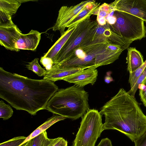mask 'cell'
I'll return each mask as SVG.
<instances>
[{"label": "cell", "instance_id": "cell-1", "mask_svg": "<svg viewBox=\"0 0 146 146\" xmlns=\"http://www.w3.org/2000/svg\"><path fill=\"white\" fill-rule=\"evenodd\" d=\"M58 90L51 81L31 79L0 67V98L17 110L35 115L46 109L48 101Z\"/></svg>", "mask_w": 146, "mask_h": 146}, {"label": "cell", "instance_id": "cell-2", "mask_svg": "<svg viewBox=\"0 0 146 146\" xmlns=\"http://www.w3.org/2000/svg\"><path fill=\"white\" fill-rule=\"evenodd\" d=\"M100 113L105 117L104 130H117L133 142L146 131V115L135 98L123 88L104 104Z\"/></svg>", "mask_w": 146, "mask_h": 146}, {"label": "cell", "instance_id": "cell-3", "mask_svg": "<svg viewBox=\"0 0 146 146\" xmlns=\"http://www.w3.org/2000/svg\"><path fill=\"white\" fill-rule=\"evenodd\" d=\"M93 40L75 48L65 60L54 65L52 68H96L112 63L118 59L123 50H111L108 48L111 43L108 37L97 32Z\"/></svg>", "mask_w": 146, "mask_h": 146}, {"label": "cell", "instance_id": "cell-4", "mask_svg": "<svg viewBox=\"0 0 146 146\" xmlns=\"http://www.w3.org/2000/svg\"><path fill=\"white\" fill-rule=\"evenodd\" d=\"M89 109L88 92L75 85L58 89L46 108L53 114L73 120L82 117Z\"/></svg>", "mask_w": 146, "mask_h": 146}, {"label": "cell", "instance_id": "cell-5", "mask_svg": "<svg viewBox=\"0 0 146 146\" xmlns=\"http://www.w3.org/2000/svg\"><path fill=\"white\" fill-rule=\"evenodd\" d=\"M115 23L108 25L111 31L108 39L120 46L124 50L133 41L146 37V28L143 21L128 13L114 11Z\"/></svg>", "mask_w": 146, "mask_h": 146}, {"label": "cell", "instance_id": "cell-6", "mask_svg": "<svg viewBox=\"0 0 146 146\" xmlns=\"http://www.w3.org/2000/svg\"><path fill=\"white\" fill-rule=\"evenodd\" d=\"M98 24L96 21L90 19L80 23L57 54L54 65L65 60L70 53L77 47L93 40L96 36Z\"/></svg>", "mask_w": 146, "mask_h": 146}, {"label": "cell", "instance_id": "cell-7", "mask_svg": "<svg viewBox=\"0 0 146 146\" xmlns=\"http://www.w3.org/2000/svg\"><path fill=\"white\" fill-rule=\"evenodd\" d=\"M102 115L96 109H88L82 117L80 125L72 146H95L104 130Z\"/></svg>", "mask_w": 146, "mask_h": 146}, {"label": "cell", "instance_id": "cell-8", "mask_svg": "<svg viewBox=\"0 0 146 146\" xmlns=\"http://www.w3.org/2000/svg\"><path fill=\"white\" fill-rule=\"evenodd\" d=\"M91 0L82 1L75 5L62 6L58 11L56 22L52 27L54 31H59L61 36L65 33V29L68 24Z\"/></svg>", "mask_w": 146, "mask_h": 146}, {"label": "cell", "instance_id": "cell-9", "mask_svg": "<svg viewBox=\"0 0 146 146\" xmlns=\"http://www.w3.org/2000/svg\"><path fill=\"white\" fill-rule=\"evenodd\" d=\"M110 4L114 11L129 13L146 23V0H116Z\"/></svg>", "mask_w": 146, "mask_h": 146}, {"label": "cell", "instance_id": "cell-10", "mask_svg": "<svg viewBox=\"0 0 146 146\" xmlns=\"http://www.w3.org/2000/svg\"><path fill=\"white\" fill-rule=\"evenodd\" d=\"M22 34L21 31L12 21L0 25V44L6 49L16 52V44Z\"/></svg>", "mask_w": 146, "mask_h": 146}, {"label": "cell", "instance_id": "cell-11", "mask_svg": "<svg viewBox=\"0 0 146 146\" xmlns=\"http://www.w3.org/2000/svg\"><path fill=\"white\" fill-rule=\"evenodd\" d=\"M98 75V71L96 68H90L81 70L64 78L63 80L82 87L88 84H94Z\"/></svg>", "mask_w": 146, "mask_h": 146}, {"label": "cell", "instance_id": "cell-12", "mask_svg": "<svg viewBox=\"0 0 146 146\" xmlns=\"http://www.w3.org/2000/svg\"><path fill=\"white\" fill-rule=\"evenodd\" d=\"M41 39V33L38 31L31 30L26 34H22L18 39L16 48L20 49L35 51Z\"/></svg>", "mask_w": 146, "mask_h": 146}, {"label": "cell", "instance_id": "cell-13", "mask_svg": "<svg viewBox=\"0 0 146 146\" xmlns=\"http://www.w3.org/2000/svg\"><path fill=\"white\" fill-rule=\"evenodd\" d=\"M23 3L22 0H0V25L12 21V17L16 13Z\"/></svg>", "mask_w": 146, "mask_h": 146}, {"label": "cell", "instance_id": "cell-14", "mask_svg": "<svg viewBox=\"0 0 146 146\" xmlns=\"http://www.w3.org/2000/svg\"><path fill=\"white\" fill-rule=\"evenodd\" d=\"M84 69L73 68H52L46 70L43 79L55 82L63 79L67 76Z\"/></svg>", "mask_w": 146, "mask_h": 146}, {"label": "cell", "instance_id": "cell-15", "mask_svg": "<svg viewBox=\"0 0 146 146\" xmlns=\"http://www.w3.org/2000/svg\"><path fill=\"white\" fill-rule=\"evenodd\" d=\"M126 60L127 70L129 73L136 70L144 62L141 53L134 47H129L127 48Z\"/></svg>", "mask_w": 146, "mask_h": 146}, {"label": "cell", "instance_id": "cell-16", "mask_svg": "<svg viewBox=\"0 0 146 146\" xmlns=\"http://www.w3.org/2000/svg\"><path fill=\"white\" fill-rule=\"evenodd\" d=\"M76 27L71 28H68L63 35L61 36L48 51L44 54L43 56L51 58L54 62L57 54L74 32Z\"/></svg>", "mask_w": 146, "mask_h": 146}, {"label": "cell", "instance_id": "cell-17", "mask_svg": "<svg viewBox=\"0 0 146 146\" xmlns=\"http://www.w3.org/2000/svg\"><path fill=\"white\" fill-rule=\"evenodd\" d=\"M66 118V117L63 116L57 115H55L53 114L52 116L48 118L45 122L38 127L27 137L24 143L27 142L44 131H46V130L47 129L56 123L60 121L64 120Z\"/></svg>", "mask_w": 146, "mask_h": 146}, {"label": "cell", "instance_id": "cell-18", "mask_svg": "<svg viewBox=\"0 0 146 146\" xmlns=\"http://www.w3.org/2000/svg\"><path fill=\"white\" fill-rule=\"evenodd\" d=\"M39 59L35 58L26 65V68L29 70H31L39 76H44L46 70L42 68L38 63Z\"/></svg>", "mask_w": 146, "mask_h": 146}, {"label": "cell", "instance_id": "cell-19", "mask_svg": "<svg viewBox=\"0 0 146 146\" xmlns=\"http://www.w3.org/2000/svg\"><path fill=\"white\" fill-rule=\"evenodd\" d=\"M13 111L10 106L1 100L0 101V118L7 120L12 115Z\"/></svg>", "mask_w": 146, "mask_h": 146}, {"label": "cell", "instance_id": "cell-20", "mask_svg": "<svg viewBox=\"0 0 146 146\" xmlns=\"http://www.w3.org/2000/svg\"><path fill=\"white\" fill-rule=\"evenodd\" d=\"M68 141L62 137L54 139L48 137L44 140L42 146H68Z\"/></svg>", "mask_w": 146, "mask_h": 146}, {"label": "cell", "instance_id": "cell-21", "mask_svg": "<svg viewBox=\"0 0 146 146\" xmlns=\"http://www.w3.org/2000/svg\"><path fill=\"white\" fill-rule=\"evenodd\" d=\"M146 66V60L143 64L136 70L129 73V82L131 88L135 84L139 77Z\"/></svg>", "mask_w": 146, "mask_h": 146}, {"label": "cell", "instance_id": "cell-22", "mask_svg": "<svg viewBox=\"0 0 146 146\" xmlns=\"http://www.w3.org/2000/svg\"><path fill=\"white\" fill-rule=\"evenodd\" d=\"M26 137L25 136L14 137L0 143V146H19L24 143Z\"/></svg>", "mask_w": 146, "mask_h": 146}, {"label": "cell", "instance_id": "cell-23", "mask_svg": "<svg viewBox=\"0 0 146 146\" xmlns=\"http://www.w3.org/2000/svg\"><path fill=\"white\" fill-rule=\"evenodd\" d=\"M146 78V66L139 77L135 84L127 92L128 94L134 98L136 91L138 89L139 84H141Z\"/></svg>", "mask_w": 146, "mask_h": 146}, {"label": "cell", "instance_id": "cell-24", "mask_svg": "<svg viewBox=\"0 0 146 146\" xmlns=\"http://www.w3.org/2000/svg\"><path fill=\"white\" fill-rule=\"evenodd\" d=\"M46 131L32 139L31 146H42L44 140L47 138Z\"/></svg>", "mask_w": 146, "mask_h": 146}, {"label": "cell", "instance_id": "cell-25", "mask_svg": "<svg viewBox=\"0 0 146 146\" xmlns=\"http://www.w3.org/2000/svg\"><path fill=\"white\" fill-rule=\"evenodd\" d=\"M138 88L141 101L146 107V78L139 85Z\"/></svg>", "mask_w": 146, "mask_h": 146}, {"label": "cell", "instance_id": "cell-26", "mask_svg": "<svg viewBox=\"0 0 146 146\" xmlns=\"http://www.w3.org/2000/svg\"><path fill=\"white\" fill-rule=\"evenodd\" d=\"M40 62L46 70L51 69L54 65V62L51 58L44 56L41 57Z\"/></svg>", "mask_w": 146, "mask_h": 146}, {"label": "cell", "instance_id": "cell-27", "mask_svg": "<svg viewBox=\"0 0 146 146\" xmlns=\"http://www.w3.org/2000/svg\"><path fill=\"white\" fill-rule=\"evenodd\" d=\"M134 142L135 146H146V131Z\"/></svg>", "mask_w": 146, "mask_h": 146}, {"label": "cell", "instance_id": "cell-28", "mask_svg": "<svg viewBox=\"0 0 146 146\" xmlns=\"http://www.w3.org/2000/svg\"><path fill=\"white\" fill-rule=\"evenodd\" d=\"M97 146H113L110 140L108 138L103 139Z\"/></svg>", "mask_w": 146, "mask_h": 146}, {"label": "cell", "instance_id": "cell-29", "mask_svg": "<svg viewBox=\"0 0 146 146\" xmlns=\"http://www.w3.org/2000/svg\"><path fill=\"white\" fill-rule=\"evenodd\" d=\"M113 81L112 78L110 76H106L105 78V81L107 83H109Z\"/></svg>", "mask_w": 146, "mask_h": 146}, {"label": "cell", "instance_id": "cell-30", "mask_svg": "<svg viewBox=\"0 0 146 146\" xmlns=\"http://www.w3.org/2000/svg\"><path fill=\"white\" fill-rule=\"evenodd\" d=\"M32 142V139L28 141L25 146H31Z\"/></svg>", "mask_w": 146, "mask_h": 146}, {"label": "cell", "instance_id": "cell-31", "mask_svg": "<svg viewBox=\"0 0 146 146\" xmlns=\"http://www.w3.org/2000/svg\"><path fill=\"white\" fill-rule=\"evenodd\" d=\"M27 143V142L23 144H22L20 145L19 146H25Z\"/></svg>", "mask_w": 146, "mask_h": 146}]
</instances>
